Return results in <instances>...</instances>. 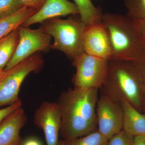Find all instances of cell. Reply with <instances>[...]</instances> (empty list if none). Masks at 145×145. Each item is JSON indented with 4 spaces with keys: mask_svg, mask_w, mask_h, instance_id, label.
I'll return each mask as SVG.
<instances>
[{
    "mask_svg": "<svg viewBox=\"0 0 145 145\" xmlns=\"http://www.w3.org/2000/svg\"><path fill=\"white\" fill-rule=\"evenodd\" d=\"M99 89L74 88L62 93L57 102L61 115L60 135L71 141L97 130Z\"/></svg>",
    "mask_w": 145,
    "mask_h": 145,
    "instance_id": "obj_1",
    "label": "cell"
},
{
    "mask_svg": "<svg viewBox=\"0 0 145 145\" xmlns=\"http://www.w3.org/2000/svg\"><path fill=\"white\" fill-rule=\"evenodd\" d=\"M102 22L108 31L112 54L111 59L129 62L145 60V41L135 27L132 19L127 15L107 12Z\"/></svg>",
    "mask_w": 145,
    "mask_h": 145,
    "instance_id": "obj_2",
    "label": "cell"
},
{
    "mask_svg": "<svg viewBox=\"0 0 145 145\" xmlns=\"http://www.w3.org/2000/svg\"><path fill=\"white\" fill-rule=\"evenodd\" d=\"M101 88L104 94L119 103L126 101L138 110L142 106L145 84L129 62L109 61L106 80Z\"/></svg>",
    "mask_w": 145,
    "mask_h": 145,
    "instance_id": "obj_3",
    "label": "cell"
},
{
    "mask_svg": "<svg viewBox=\"0 0 145 145\" xmlns=\"http://www.w3.org/2000/svg\"><path fill=\"white\" fill-rule=\"evenodd\" d=\"M86 26L80 18L71 17L66 20L53 18L41 27L54 39L50 48L60 50L73 59L85 52L83 39Z\"/></svg>",
    "mask_w": 145,
    "mask_h": 145,
    "instance_id": "obj_4",
    "label": "cell"
},
{
    "mask_svg": "<svg viewBox=\"0 0 145 145\" xmlns=\"http://www.w3.org/2000/svg\"><path fill=\"white\" fill-rule=\"evenodd\" d=\"M42 54L36 52L14 67L0 74V108L20 101L19 92L27 76L39 70L43 64Z\"/></svg>",
    "mask_w": 145,
    "mask_h": 145,
    "instance_id": "obj_5",
    "label": "cell"
},
{
    "mask_svg": "<svg viewBox=\"0 0 145 145\" xmlns=\"http://www.w3.org/2000/svg\"><path fill=\"white\" fill-rule=\"evenodd\" d=\"M109 61L84 52L73 59L76 69L72 82L74 88L102 87L106 80Z\"/></svg>",
    "mask_w": 145,
    "mask_h": 145,
    "instance_id": "obj_6",
    "label": "cell"
},
{
    "mask_svg": "<svg viewBox=\"0 0 145 145\" xmlns=\"http://www.w3.org/2000/svg\"><path fill=\"white\" fill-rule=\"evenodd\" d=\"M18 29V46L13 57L5 68V70L14 67L36 52L47 50L51 45V36L42 27L33 29L20 26Z\"/></svg>",
    "mask_w": 145,
    "mask_h": 145,
    "instance_id": "obj_7",
    "label": "cell"
},
{
    "mask_svg": "<svg viewBox=\"0 0 145 145\" xmlns=\"http://www.w3.org/2000/svg\"><path fill=\"white\" fill-rule=\"evenodd\" d=\"M96 116L97 130L108 140L123 130L121 104L103 93L98 99Z\"/></svg>",
    "mask_w": 145,
    "mask_h": 145,
    "instance_id": "obj_8",
    "label": "cell"
},
{
    "mask_svg": "<svg viewBox=\"0 0 145 145\" xmlns=\"http://www.w3.org/2000/svg\"><path fill=\"white\" fill-rule=\"evenodd\" d=\"M85 52L91 56L110 61L112 50L106 26L101 21L86 25L83 39Z\"/></svg>",
    "mask_w": 145,
    "mask_h": 145,
    "instance_id": "obj_9",
    "label": "cell"
},
{
    "mask_svg": "<svg viewBox=\"0 0 145 145\" xmlns=\"http://www.w3.org/2000/svg\"><path fill=\"white\" fill-rule=\"evenodd\" d=\"M34 123L43 131L47 145H58L61 115L57 102L42 103L35 112Z\"/></svg>",
    "mask_w": 145,
    "mask_h": 145,
    "instance_id": "obj_10",
    "label": "cell"
},
{
    "mask_svg": "<svg viewBox=\"0 0 145 145\" xmlns=\"http://www.w3.org/2000/svg\"><path fill=\"white\" fill-rule=\"evenodd\" d=\"M79 14L76 5L68 0H46L40 9L27 19L22 26L27 27L57 17Z\"/></svg>",
    "mask_w": 145,
    "mask_h": 145,
    "instance_id": "obj_11",
    "label": "cell"
},
{
    "mask_svg": "<svg viewBox=\"0 0 145 145\" xmlns=\"http://www.w3.org/2000/svg\"><path fill=\"white\" fill-rule=\"evenodd\" d=\"M27 121L22 107L11 112L0 124V145H22L21 130Z\"/></svg>",
    "mask_w": 145,
    "mask_h": 145,
    "instance_id": "obj_12",
    "label": "cell"
},
{
    "mask_svg": "<svg viewBox=\"0 0 145 145\" xmlns=\"http://www.w3.org/2000/svg\"><path fill=\"white\" fill-rule=\"evenodd\" d=\"M123 111V130L133 137L145 135V114L126 101L121 103Z\"/></svg>",
    "mask_w": 145,
    "mask_h": 145,
    "instance_id": "obj_13",
    "label": "cell"
},
{
    "mask_svg": "<svg viewBox=\"0 0 145 145\" xmlns=\"http://www.w3.org/2000/svg\"><path fill=\"white\" fill-rule=\"evenodd\" d=\"M38 10L24 6L16 13L0 20V39L23 24Z\"/></svg>",
    "mask_w": 145,
    "mask_h": 145,
    "instance_id": "obj_14",
    "label": "cell"
},
{
    "mask_svg": "<svg viewBox=\"0 0 145 145\" xmlns=\"http://www.w3.org/2000/svg\"><path fill=\"white\" fill-rule=\"evenodd\" d=\"M18 28L0 39V69H4L15 53L19 41Z\"/></svg>",
    "mask_w": 145,
    "mask_h": 145,
    "instance_id": "obj_15",
    "label": "cell"
},
{
    "mask_svg": "<svg viewBox=\"0 0 145 145\" xmlns=\"http://www.w3.org/2000/svg\"><path fill=\"white\" fill-rule=\"evenodd\" d=\"M78 7L80 18L86 25L102 21L103 13L100 8L94 5L91 0H73Z\"/></svg>",
    "mask_w": 145,
    "mask_h": 145,
    "instance_id": "obj_16",
    "label": "cell"
},
{
    "mask_svg": "<svg viewBox=\"0 0 145 145\" xmlns=\"http://www.w3.org/2000/svg\"><path fill=\"white\" fill-rule=\"evenodd\" d=\"M108 140L98 130L71 141H65L66 145H106Z\"/></svg>",
    "mask_w": 145,
    "mask_h": 145,
    "instance_id": "obj_17",
    "label": "cell"
},
{
    "mask_svg": "<svg viewBox=\"0 0 145 145\" xmlns=\"http://www.w3.org/2000/svg\"><path fill=\"white\" fill-rule=\"evenodd\" d=\"M128 17L133 20L145 18V0H123Z\"/></svg>",
    "mask_w": 145,
    "mask_h": 145,
    "instance_id": "obj_18",
    "label": "cell"
},
{
    "mask_svg": "<svg viewBox=\"0 0 145 145\" xmlns=\"http://www.w3.org/2000/svg\"><path fill=\"white\" fill-rule=\"evenodd\" d=\"M23 7L19 0H0V20L16 13Z\"/></svg>",
    "mask_w": 145,
    "mask_h": 145,
    "instance_id": "obj_19",
    "label": "cell"
},
{
    "mask_svg": "<svg viewBox=\"0 0 145 145\" xmlns=\"http://www.w3.org/2000/svg\"><path fill=\"white\" fill-rule=\"evenodd\" d=\"M134 138L122 130L109 139L106 145H133Z\"/></svg>",
    "mask_w": 145,
    "mask_h": 145,
    "instance_id": "obj_20",
    "label": "cell"
},
{
    "mask_svg": "<svg viewBox=\"0 0 145 145\" xmlns=\"http://www.w3.org/2000/svg\"><path fill=\"white\" fill-rule=\"evenodd\" d=\"M22 106V103L21 100L10 105L0 108V124L3 121L11 112Z\"/></svg>",
    "mask_w": 145,
    "mask_h": 145,
    "instance_id": "obj_21",
    "label": "cell"
},
{
    "mask_svg": "<svg viewBox=\"0 0 145 145\" xmlns=\"http://www.w3.org/2000/svg\"><path fill=\"white\" fill-rule=\"evenodd\" d=\"M23 6L34 8L39 10L40 9L46 0H19Z\"/></svg>",
    "mask_w": 145,
    "mask_h": 145,
    "instance_id": "obj_22",
    "label": "cell"
},
{
    "mask_svg": "<svg viewBox=\"0 0 145 145\" xmlns=\"http://www.w3.org/2000/svg\"><path fill=\"white\" fill-rule=\"evenodd\" d=\"M130 63L132 64L145 84V60L137 62Z\"/></svg>",
    "mask_w": 145,
    "mask_h": 145,
    "instance_id": "obj_23",
    "label": "cell"
},
{
    "mask_svg": "<svg viewBox=\"0 0 145 145\" xmlns=\"http://www.w3.org/2000/svg\"><path fill=\"white\" fill-rule=\"evenodd\" d=\"M133 20L137 31L145 41V18L140 20Z\"/></svg>",
    "mask_w": 145,
    "mask_h": 145,
    "instance_id": "obj_24",
    "label": "cell"
},
{
    "mask_svg": "<svg viewBox=\"0 0 145 145\" xmlns=\"http://www.w3.org/2000/svg\"><path fill=\"white\" fill-rule=\"evenodd\" d=\"M22 145H42L40 140L34 137H29L24 140Z\"/></svg>",
    "mask_w": 145,
    "mask_h": 145,
    "instance_id": "obj_25",
    "label": "cell"
},
{
    "mask_svg": "<svg viewBox=\"0 0 145 145\" xmlns=\"http://www.w3.org/2000/svg\"><path fill=\"white\" fill-rule=\"evenodd\" d=\"M133 145H145V135L134 137Z\"/></svg>",
    "mask_w": 145,
    "mask_h": 145,
    "instance_id": "obj_26",
    "label": "cell"
},
{
    "mask_svg": "<svg viewBox=\"0 0 145 145\" xmlns=\"http://www.w3.org/2000/svg\"><path fill=\"white\" fill-rule=\"evenodd\" d=\"M58 145H66L64 140H59Z\"/></svg>",
    "mask_w": 145,
    "mask_h": 145,
    "instance_id": "obj_27",
    "label": "cell"
},
{
    "mask_svg": "<svg viewBox=\"0 0 145 145\" xmlns=\"http://www.w3.org/2000/svg\"></svg>",
    "mask_w": 145,
    "mask_h": 145,
    "instance_id": "obj_28",
    "label": "cell"
}]
</instances>
